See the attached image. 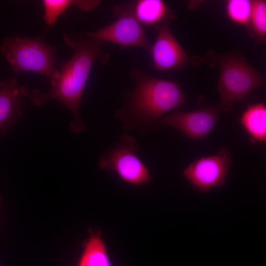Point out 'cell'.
<instances>
[{
    "mask_svg": "<svg viewBox=\"0 0 266 266\" xmlns=\"http://www.w3.org/2000/svg\"><path fill=\"white\" fill-rule=\"evenodd\" d=\"M64 39L67 46L75 50L74 54L68 60L60 63L59 77L51 83L49 91L43 93L34 89L30 97L32 102L38 106L51 100H57L66 105L74 117L70 130L78 133L86 129L79 108L92 66L97 59L101 64L106 65L109 54L102 49L107 44L105 42L67 33L64 34Z\"/></svg>",
    "mask_w": 266,
    "mask_h": 266,
    "instance_id": "cell-1",
    "label": "cell"
},
{
    "mask_svg": "<svg viewBox=\"0 0 266 266\" xmlns=\"http://www.w3.org/2000/svg\"><path fill=\"white\" fill-rule=\"evenodd\" d=\"M130 76L136 86L126 94L125 104L116 113L124 121L125 130L152 127L162 115L185 102L184 93L177 81L155 78L137 67L132 69Z\"/></svg>",
    "mask_w": 266,
    "mask_h": 266,
    "instance_id": "cell-2",
    "label": "cell"
},
{
    "mask_svg": "<svg viewBox=\"0 0 266 266\" xmlns=\"http://www.w3.org/2000/svg\"><path fill=\"white\" fill-rule=\"evenodd\" d=\"M56 49L41 38L24 36L7 37L0 46L1 54L16 74L34 71L49 77L51 83L59 75L55 67Z\"/></svg>",
    "mask_w": 266,
    "mask_h": 266,
    "instance_id": "cell-3",
    "label": "cell"
},
{
    "mask_svg": "<svg viewBox=\"0 0 266 266\" xmlns=\"http://www.w3.org/2000/svg\"><path fill=\"white\" fill-rule=\"evenodd\" d=\"M217 61L220 66L217 90L224 110L230 109L232 101L241 100L252 90L264 85L263 76L239 55H226Z\"/></svg>",
    "mask_w": 266,
    "mask_h": 266,
    "instance_id": "cell-4",
    "label": "cell"
},
{
    "mask_svg": "<svg viewBox=\"0 0 266 266\" xmlns=\"http://www.w3.org/2000/svg\"><path fill=\"white\" fill-rule=\"evenodd\" d=\"M134 0L121 3L113 7L117 19L97 31L82 33L89 38L117 44L121 48L138 47L150 52L152 45L145 33L144 26L136 18Z\"/></svg>",
    "mask_w": 266,
    "mask_h": 266,
    "instance_id": "cell-5",
    "label": "cell"
},
{
    "mask_svg": "<svg viewBox=\"0 0 266 266\" xmlns=\"http://www.w3.org/2000/svg\"><path fill=\"white\" fill-rule=\"evenodd\" d=\"M139 151L134 137L124 134L119 142L102 155L99 166L101 169L115 171L120 179L132 185L148 183L151 180L150 173L138 157Z\"/></svg>",
    "mask_w": 266,
    "mask_h": 266,
    "instance_id": "cell-6",
    "label": "cell"
},
{
    "mask_svg": "<svg viewBox=\"0 0 266 266\" xmlns=\"http://www.w3.org/2000/svg\"><path fill=\"white\" fill-rule=\"evenodd\" d=\"M231 163L230 149L224 146L214 155L193 161L183 174L193 187L208 192L213 187H221L225 183Z\"/></svg>",
    "mask_w": 266,
    "mask_h": 266,
    "instance_id": "cell-7",
    "label": "cell"
},
{
    "mask_svg": "<svg viewBox=\"0 0 266 266\" xmlns=\"http://www.w3.org/2000/svg\"><path fill=\"white\" fill-rule=\"evenodd\" d=\"M220 111L205 108L191 112L175 111L159 119L158 123L180 130L197 140L205 138L219 119Z\"/></svg>",
    "mask_w": 266,
    "mask_h": 266,
    "instance_id": "cell-8",
    "label": "cell"
},
{
    "mask_svg": "<svg viewBox=\"0 0 266 266\" xmlns=\"http://www.w3.org/2000/svg\"><path fill=\"white\" fill-rule=\"evenodd\" d=\"M155 28L158 33L150 53L156 69L176 70L185 66L189 57L173 36L168 21H164Z\"/></svg>",
    "mask_w": 266,
    "mask_h": 266,
    "instance_id": "cell-9",
    "label": "cell"
},
{
    "mask_svg": "<svg viewBox=\"0 0 266 266\" xmlns=\"http://www.w3.org/2000/svg\"><path fill=\"white\" fill-rule=\"evenodd\" d=\"M29 88L20 86L16 74L0 81V130L4 133L22 116Z\"/></svg>",
    "mask_w": 266,
    "mask_h": 266,
    "instance_id": "cell-10",
    "label": "cell"
},
{
    "mask_svg": "<svg viewBox=\"0 0 266 266\" xmlns=\"http://www.w3.org/2000/svg\"><path fill=\"white\" fill-rule=\"evenodd\" d=\"M76 266H112L106 243L99 231L90 232L83 243Z\"/></svg>",
    "mask_w": 266,
    "mask_h": 266,
    "instance_id": "cell-11",
    "label": "cell"
},
{
    "mask_svg": "<svg viewBox=\"0 0 266 266\" xmlns=\"http://www.w3.org/2000/svg\"><path fill=\"white\" fill-rule=\"evenodd\" d=\"M240 123L255 144L266 141V107L260 103L250 105L242 113Z\"/></svg>",
    "mask_w": 266,
    "mask_h": 266,
    "instance_id": "cell-12",
    "label": "cell"
},
{
    "mask_svg": "<svg viewBox=\"0 0 266 266\" xmlns=\"http://www.w3.org/2000/svg\"><path fill=\"white\" fill-rule=\"evenodd\" d=\"M134 13L144 26H156L168 17V10L161 0H134Z\"/></svg>",
    "mask_w": 266,
    "mask_h": 266,
    "instance_id": "cell-13",
    "label": "cell"
},
{
    "mask_svg": "<svg viewBox=\"0 0 266 266\" xmlns=\"http://www.w3.org/2000/svg\"><path fill=\"white\" fill-rule=\"evenodd\" d=\"M42 2L44 10L43 19L48 26L54 24L58 17L73 5L86 11L95 8L100 3L98 0H43Z\"/></svg>",
    "mask_w": 266,
    "mask_h": 266,
    "instance_id": "cell-14",
    "label": "cell"
},
{
    "mask_svg": "<svg viewBox=\"0 0 266 266\" xmlns=\"http://www.w3.org/2000/svg\"><path fill=\"white\" fill-rule=\"evenodd\" d=\"M228 15L233 21L247 25L251 18V1L248 0H231L227 6Z\"/></svg>",
    "mask_w": 266,
    "mask_h": 266,
    "instance_id": "cell-15",
    "label": "cell"
},
{
    "mask_svg": "<svg viewBox=\"0 0 266 266\" xmlns=\"http://www.w3.org/2000/svg\"><path fill=\"white\" fill-rule=\"evenodd\" d=\"M250 20L256 33L261 37L266 35V2L265 0L251 1Z\"/></svg>",
    "mask_w": 266,
    "mask_h": 266,
    "instance_id": "cell-16",
    "label": "cell"
},
{
    "mask_svg": "<svg viewBox=\"0 0 266 266\" xmlns=\"http://www.w3.org/2000/svg\"><path fill=\"white\" fill-rule=\"evenodd\" d=\"M0 202H1V199L0 198Z\"/></svg>",
    "mask_w": 266,
    "mask_h": 266,
    "instance_id": "cell-17",
    "label": "cell"
},
{
    "mask_svg": "<svg viewBox=\"0 0 266 266\" xmlns=\"http://www.w3.org/2000/svg\"><path fill=\"white\" fill-rule=\"evenodd\" d=\"M0 266H1L0 265Z\"/></svg>",
    "mask_w": 266,
    "mask_h": 266,
    "instance_id": "cell-18",
    "label": "cell"
}]
</instances>
